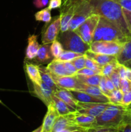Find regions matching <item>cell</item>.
<instances>
[{
	"instance_id": "cell-27",
	"label": "cell",
	"mask_w": 131,
	"mask_h": 132,
	"mask_svg": "<svg viewBox=\"0 0 131 132\" xmlns=\"http://www.w3.org/2000/svg\"><path fill=\"white\" fill-rule=\"evenodd\" d=\"M35 18L38 21H43L46 23H50L51 20V10L47 7L37 12L35 14Z\"/></svg>"
},
{
	"instance_id": "cell-44",
	"label": "cell",
	"mask_w": 131,
	"mask_h": 132,
	"mask_svg": "<svg viewBox=\"0 0 131 132\" xmlns=\"http://www.w3.org/2000/svg\"><path fill=\"white\" fill-rule=\"evenodd\" d=\"M131 103V90L123 94L121 104L124 106H128Z\"/></svg>"
},
{
	"instance_id": "cell-52",
	"label": "cell",
	"mask_w": 131,
	"mask_h": 132,
	"mask_svg": "<svg viewBox=\"0 0 131 132\" xmlns=\"http://www.w3.org/2000/svg\"><path fill=\"white\" fill-rule=\"evenodd\" d=\"M42 132H43V131H42Z\"/></svg>"
},
{
	"instance_id": "cell-1",
	"label": "cell",
	"mask_w": 131,
	"mask_h": 132,
	"mask_svg": "<svg viewBox=\"0 0 131 132\" xmlns=\"http://www.w3.org/2000/svg\"><path fill=\"white\" fill-rule=\"evenodd\" d=\"M91 5L93 14L109 20L119 28L125 37L130 39L131 34L128 30L123 13V8L114 0H87Z\"/></svg>"
},
{
	"instance_id": "cell-41",
	"label": "cell",
	"mask_w": 131,
	"mask_h": 132,
	"mask_svg": "<svg viewBox=\"0 0 131 132\" xmlns=\"http://www.w3.org/2000/svg\"><path fill=\"white\" fill-rule=\"evenodd\" d=\"M123 13L124 15L126 23H127V26H128V30L131 34V12L126 10V9H123Z\"/></svg>"
},
{
	"instance_id": "cell-8",
	"label": "cell",
	"mask_w": 131,
	"mask_h": 132,
	"mask_svg": "<svg viewBox=\"0 0 131 132\" xmlns=\"http://www.w3.org/2000/svg\"><path fill=\"white\" fill-rule=\"evenodd\" d=\"M78 0H62L60 6V32H63L69 30V24L74 15V10Z\"/></svg>"
},
{
	"instance_id": "cell-37",
	"label": "cell",
	"mask_w": 131,
	"mask_h": 132,
	"mask_svg": "<svg viewBox=\"0 0 131 132\" xmlns=\"http://www.w3.org/2000/svg\"><path fill=\"white\" fill-rule=\"evenodd\" d=\"M119 89L123 92V94L128 92L131 90V81L127 79V78L121 79Z\"/></svg>"
},
{
	"instance_id": "cell-49",
	"label": "cell",
	"mask_w": 131,
	"mask_h": 132,
	"mask_svg": "<svg viewBox=\"0 0 131 132\" xmlns=\"http://www.w3.org/2000/svg\"><path fill=\"white\" fill-rule=\"evenodd\" d=\"M42 125H41V126L37 128V129H35V130H33V131L32 132H42Z\"/></svg>"
},
{
	"instance_id": "cell-25",
	"label": "cell",
	"mask_w": 131,
	"mask_h": 132,
	"mask_svg": "<svg viewBox=\"0 0 131 132\" xmlns=\"http://www.w3.org/2000/svg\"><path fill=\"white\" fill-rule=\"evenodd\" d=\"M80 91L84 92L87 93V94H90V95H92V96L96 97L101 99V100H104L106 103H109L107 97L101 92V91L100 90V88L98 86H88V85H85L83 88L82 90H80Z\"/></svg>"
},
{
	"instance_id": "cell-33",
	"label": "cell",
	"mask_w": 131,
	"mask_h": 132,
	"mask_svg": "<svg viewBox=\"0 0 131 132\" xmlns=\"http://www.w3.org/2000/svg\"><path fill=\"white\" fill-rule=\"evenodd\" d=\"M117 132H131V119L125 116L123 122L117 128Z\"/></svg>"
},
{
	"instance_id": "cell-36",
	"label": "cell",
	"mask_w": 131,
	"mask_h": 132,
	"mask_svg": "<svg viewBox=\"0 0 131 132\" xmlns=\"http://www.w3.org/2000/svg\"><path fill=\"white\" fill-rule=\"evenodd\" d=\"M109 78L112 81L113 83L114 84V87L116 89H119V86H120V82H121V78L119 77V74H118V72L116 70L114 71L110 76H109Z\"/></svg>"
},
{
	"instance_id": "cell-4",
	"label": "cell",
	"mask_w": 131,
	"mask_h": 132,
	"mask_svg": "<svg viewBox=\"0 0 131 132\" xmlns=\"http://www.w3.org/2000/svg\"><path fill=\"white\" fill-rule=\"evenodd\" d=\"M57 37L65 50L85 54L90 49V45L84 42L74 30H68L60 32Z\"/></svg>"
},
{
	"instance_id": "cell-30",
	"label": "cell",
	"mask_w": 131,
	"mask_h": 132,
	"mask_svg": "<svg viewBox=\"0 0 131 132\" xmlns=\"http://www.w3.org/2000/svg\"><path fill=\"white\" fill-rule=\"evenodd\" d=\"M82 55H83V54L74 52L72 51H69V50H64V52L56 59L60 61L70 62L77 57L80 56Z\"/></svg>"
},
{
	"instance_id": "cell-39",
	"label": "cell",
	"mask_w": 131,
	"mask_h": 132,
	"mask_svg": "<svg viewBox=\"0 0 131 132\" xmlns=\"http://www.w3.org/2000/svg\"><path fill=\"white\" fill-rule=\"evenodd\" d=\"M98 87L100 88V90L101 91V92L104 94L105 95H106L107 97V98L109 97V95H110V92H109L107 89L106 86H105V76H103L101 77V80H100V84L98 85Z\"/></svg>"
},
{
	"instance_id": "cell-5",
	"label": "cell",
	"mask_w": 131,
	"mask_h": 132,
	"mask_svg": "<svg viewBox=\"0 0 131 132\" xmlns=\"http://www.w3.org/2000/svg\"><path fill=\"white\" fill-rule=\"evenodd\" d=\"M92 14V6L87 0H78L74 15L69 22V30H74Z\"/></svg>"
},
{
	"instance_id": "cell-24",
	"label": "cell",
	"mask_w": 131,
	"mask_h": 132,
	"mask_svg": "<svg viewBox=\"0 0 131 132\" xmlns=\"http://www.w3.org/2000/svg\"><path fill=\"white\" fill-rule=\"evenodd\" d=\"M39 70L40 72H41L42 81L46 85L50 86L54 92H56L57 90H59V88L57 86L55 82H54L53 79L52 77H51V73L46 69V68L39 67Z\"/></svg>"
},
{
	"instance_id": "cell-16",
	"label": "cell",
	"mask_w": 131,
	"mask_h": 132,
	"mask_svg": "<svg viewBox=\"0 0 131 132\" xmlns=\"http://www.w3.org/2000/svg\"><path fill=\"white\" fill-rule=\"evenodd\" d=\"M40 45L37 41V36L32 35L28 39V46L26 50V58L28 59H33L37 56Z\"/></svg>"
},
{
	"instance_id": "cell-46",
	"label": "cell",
	"mask_w": 131,
	"mask_h": 132,
	"mask_svg": "<svg viewBox=\"0 0 131 132\" xmlns=\"http://www.w3.org/2000/svg\"><path fill=\"white\" fill-rule=\"evenodd\" d=\"M48 0H33V4L37 8H42L48 4Z\"/></svg>"
},
{
	"instance_id": "cell-7",
	"label": "cell",
	"mask_w": 131,
	"mask_h": 132,
	"mask_svg": "<svg viewBox=\"0 0 131 132\" xmlns=\"http://www.w3.org/2000/svg\"><path fill=\"white\" fill-rule=\"evenodd\" d=\"M123 45L114 41H93L90 45L89 50L97 54L117 56L121 50Z\"/></svg>"
},
{
	"instance_id": "cell-51",
	"label": "cell",
	"mask_w": 131,
	"mask_h": 132,
	"mask_svg": "<svg viewBox=\"0 0 131 132\" xmlns=\"http://www.w3.org/2000/svg\"><path fill=\"white\" fill-rule=\"evenodd\" d=\"M0 103H1V104H2V101H1V100H0Z\"/></svg>"
},
{
	"instance_id": "cell-11",
	"label": "cell",
	"mask_w": 131,
	"mask_h": 132,
	"mask_svg": "<svg viewBox=\"0 0 131 132\" xmlns=\"http://www.w3.org/2000/svg\"><path fill=\"white\" fill-rule=\"evenodd\" d=\"M68 116L74 125L86 132L87 130L95 126L96 125V117L81 113L77 110Z\"/></svg>"
},
{
	"instance_id": "cell-14",
	"label": "cell",
	"mask_w": 131,
	"mask_h": 132,
	"mask_svg": "<svg viewBox=\"0 0 131 132\" xmlns=\"http://www.w3.org/2000/svg\"><path fill=\"white\" fill-rule=\"evenodd\" d=\"M59 116L53 102L48 106V110L44 118L42 127L43 132H51L57 119Z\"/></svg>"
},
{
	"instance_id": "cell-19",
	"label": "cell",
	"mask_w": 131,
	"mask_h": 132,
	"mask_svg": "<svg viewBox=\"0 0 131 132\" xmlns=\"http://www.w3.org/2000/svg\"><path fill=\"white\" fill-rule=\"evenodd\" d=\"M25 69L32 82L38 85H41L42 81L41 78V72L39 70V67L36 64L27 63H26Z\"/></svg>"
},
{
	"instance_id": "cell-31",
	"label": "cell",
	"mask_w": 131,
	"mask_h": 132,
	"mask_svg": "<svg viewBox=\"0 0 131 132\" xmlns=\"http://www.w3.org/2000/svg\"><path fill=\"white\" fill-rule=\"evenodd\" d=\"M62 44L58 40H55L53 43H51V52L54 59H57L59 57V55L64 52Z\"/></svg>"
},
{
	"instance_id": "cell-13",
	"label": "cell",
	"mask_w": 131,
	"mask_h": 132,
	"mask_svg": "<svg viewBox=\"0 0 131 132\" xmlns=\"http://www.w3.org/2000/svg\"><path fill=\"white\" fill-rule=\"evenodd\" d=\"M33 87L35 94L47 106L51 102H53L52 98L55 92L50 86L46 85L43 81H42L40 85L33 83Z\"/></svg>"
},
{
	"instance_id": "cell-35",
	"label": "cell",
	"mask_w": 131,
	"mask_h": 132,
	"mask_svg": "<svg viewBox=\"0 0 131 132\" xmlns=\"http://www.w3.org/2000/svg\"><path fill=\"white\" fill-rule=\"evenodd\" d=\"M87 132H117V128L104 126H95L87 130Z\"/></svg>"
},
{
	"instance_id": "cell-17",
	"label": "cell",
	"mask_w": 131,
	"mask_h": 132,
	"mask_svg": "<svg viewBox=\"0 0 131 132\" xmlns=\"http://www.w3.org/2000/svg\"><path fill=\"white\" fill-rule=\"evenodd\" d=\"M35 58L37 61L41 63H46L52 61L54 57L51 54L50 44H42V45H40Z\"/></svg>"
},
{
	"instance_id": "cell-21",
	"label": "cell",
	"mask_w": 131,
	"mask_h": 132,
	"mask_svg": "<svg viewBox=\"0 0 131 132\" xmlns=\"http://www.w3.org/2000/svg\"><path fill=\"white\" fill-rule=\"evenodd\" d=\"M73 95L74 98L78 101L82 103H106L104 100L98 99V98L94 97L87 93L84 92L78 91V90H69Z\"/></svg>"
},
{
	"instance_id": "cell-34",
	"label": "cell",
	"mask_w": 131,
	"mask_h": 132,
	"mask_svg": "<svg viewBox=\"0 0 131 132\" xmlns=\"http://www.w3.org/2000/svg\"><path fill=\"white\" fill-rule=\"evenodd\" d=\"M86 54H83V55L78 56L72 60L71 63L74 65L76 69L77 70L83 68L85 67V63H86Z\"/></svg>"
},
{
	"instance_id": "cell-15",
	"label": "cell",
	"mask_w": 131,
	"mask_h": 132,
	"mask_svg": "<svg viewBox=\"0 0 131 132\" xmlns=\"http://www.w3.org/2000/svg\"><path fill=\"white\" fill-rule=\"evenodd\" d=\"M46 69L53 75L58 77L69 76L66 67L65 62L60 61L56 59H53L49 63L46 67Z\"/></svg>"
},
{
	"instance_id": "cell-43",
	"label": "cell",
	"mask_w": 131,
	"mask_h": 132,
	"mask_svg": "<svg viewBox=\"0 0 131 132\" xmlns=\"http://www.w3.org/2000/svg\"><path fill=\"white\" fill-rule=\"evenodd\" d=\"M62 0H50L48 8L50 10L60 8L62 5Z\"/></svg>"
},
{
	"instance_id": "cell-32",
	"label": "cell",
	"mask_w": 131,
	"mask_h": 132,
	"mask_svg": "<svg viewBox=\"0 0 131 132\" xmlns=\"http://www.w3.org/2000/svg\"><path fill=\"white\" fill-rule=\"evenodd\" d=\"M85 67L92 70L95 71V72H97L98 73L101 75V70L102 67L101 65H100L98 63H96L93 59H91L89 57H87V56H86V59Z\"/></svg>"
},
{
	"instance_id": "cell-26",
	"label": "cell",
	"mask_w": 131,
	"mask_h": 132,
	"mask_svg": "<svg viewBox=\"0 0 131 132\" xmlns=\"http://www.w3.org/2000/svg\"><path fill=\"white\" fill-rule=\"evenodd\" d=\"M78 79L81 82L88 86H98L100 84L102 76L100 74H96L93 76H77Z\"/></svg>"
},
{
	"instance_id": "cell-42",
	"label": "cell",
	"mask_w": 131,
	"mask_h": 132,
	"mask_svg": "<svg viewBox=\"0 0 131 132\" xmlns=\"http://www.w3.org/2000/svg\"><path fill=\"white\" fill-rule=\"evenodd\" d=\"M121 6L123 9L131 12V0H114Z\"/></svg>"
},
{
	"instance_id": "cell-29",
	"label": "cell",
	"mask_w": 131,
	"mask_h": 132,
	"mask_svg": "<svg viewBox=\"0 0 131 132\" xmlns=\"http://www.w3.org/2000/svg\"><path fill=\"white\" fill-rule=\"evenodd\" d=\"M118 64H119V63L118 62L117 59H115V60L107 63L105 65L101 67V75L103 76H108L109 77L114 71L116 70Z\"/></svg>"
},
{
	"instance_id": "cell-18",
	"label": "cell",
	"mask_w": 131,
	"mask_h": 132,
	"mask_svg": "<svg viewBox=\"0 0 131 132\" xmlns=\"http://www.w3.org/2000/svg\"><path fill=\"white\" fill-rule=\"evenodd\" d=\"M55 95H56L57 97L61 99L64 102H65L66 104H69L73 108H75L76 110L78 108V101L73 97L71 93L69 90H65V89H60L57 90L54 93Z\"/></svg>"
},
{
	"instance_id": "cell-38",
	"label": "cell",
	"mask_w": 131,
	"mask_h": 132,
	"mask_svg": "<svg viewBox=\"0 0 131 132\" xmlns=\"http://www.w3.org/2000/svg\"><path fill=\"white\" fill-rule=\"evenodd\" d=\"M96 74H100V73H98L97 72H95V71L92 70L84 67L83 68H82V69L79 70H77L74 76H79V75H81V76H90Z\"/></svg>"
},
{
	"instance_id": "cell-45",
	"label": "cell",
	"mask_w": 131,
	"mask_h": 132,
	"mask_svg": "<svg viewBox=\"0 0 131 132\" xmlns=\"http://www.w3.org/2000/svg\"><path fill=\"white\" fill-rule=\"evenodd\" d=\"M105 86H106L108 91L110 92H112L113 90L116 89L115 87H114V84L113 83L110 79L108 76H105Z\"/></svg>"
},
{
	"instance_id": "cell-9",
	"label": "cell",
	"mask_w": 131,
	"mask_h": 132,
	"mask_svg": "<svg viewBox=\"0 0 131 132\" xmlns=\"http://www.w3.org/2000/svg\"><path fill=\"white\" fill-rule=\"evenodd\" d=\"M51 75L57 86L60 89L80 91L85 86L84 84L80 81L77 76L58 77V76H54L52 73H51Z\"/></svg>"
},
{
	"instance_id": "cell-28",
	"label": "cell",
	"mask_w": 131,
	"mask_h": 132,
	"mask_svg": "<svg viewBox=\"0 0 131 132\" xmlns=\"http://www.w3.org/2000/svg\"><path fill=\"white\" fill-rule=\"evenodd\" d=\"M123 93L120 89H115L112 92L108 97L109 103L114 104H122V99L123 97Z\"/></svg>"
},
{
	"instance_id": "cell-6",
	"label": "cell",
	"mask_w": 131,
	"mask_h": 132,
	"mask_svg": "<svg viewBox=\"0 0 131 132\" xmlns=\"http://www.w3.org/2000/svg\"><path fill=\"white\" fill-rule=\"evenodd\" d=\"M100 18V16L98 14H92L78 28L74 30L83 41L89 45L92 43L94 33Z\"/></svg>"
},
{
	"instance_id": "cell-40",
	"label": "cell",
	"mask_w": 131,
	"mask_h": 132,
	"mask_svg": "<svg viewBox=\"0 0 131 132\" xmlns=\"http://www.w3.org/2000/svg\"><path fill=\"white\" fill-rule=\"evenodd\" d=\"M116 70L118 72V74H119V77H120L121 79L126 78V73H127V67L124 64H122L119 63L117 67Z\"/></svg>"
},
{
	"instance_id": "cell-2",
	"label": "cell",
	"mask_w": 131,
	"mask_h": 132,
	"mask_svg": "<svg viewBox=\"0 0 131 132\" xmlns=\"http://www.w3.org/2000/svg\"><path fill=\"white\" fill-rule=\"evenodd\" d=\"M128 39L116 25L104 17L100 16L94 33L92 42L105 41L125 43Z\"/></svg>"
},
{
	"instance_id": "cell-23",
	"label": "cell",
	"mask_w": 131,
	"mask_h": 132,
	"mask_svg": "<svg viewBox=\"0 0 131 132\" xmlns=\"http://www.w3.org/2000/svg\"><path fill=\"white\" fill-rule=\"evenodd\" d=\"M85 54H86L87 57H89L91 59H93L94 61H95L96 63H98L101 67L105 65V64L113 61L115 60V59H117L116 56H114V55H105V54H97V53L92 52H91L89 50L86 52Z\"/></svg>"
},
{
	"instance_id": "cell-22",
	"label": "cell",
	"mask_w": 131,
	"mask_h": 132,
	"mask_svg": "<svg viewBox=\"0 0 131 132\" xmlns=\"http://www.w3.org/2000/svg\"><path fill=\"white\" fill-rule=\"evenodd\" d=\"M52 99L59 116H67L77 110L75 108H73L60 99H59V97H57L56 95H55V94Z\"/></svg>"
},
{
	"instance_id": "cell-12",
	"label": "cell",
	"mask_w": 131,
	"mask_h": 132,
	"mask_svg": "<svg viewBox=\"0 0 131 132\" xmlns=\"http://www.w3.org/2000/svg\"><path fill=\"white\" fill-rule=\"evenodd\" d=\"M61 28V22L60 16L57 17L56 19L48 26L46 31L42 34V44H50L57 39Z\"/></svg>"
},
{
	"instance_id": "cell-47",
	"label": "cell",
	"mask_w": 131,
	"mask_h": 132,
	"mask_svg": "<svg viewBox=\"0 0 131 132\" xmlns=\"http://www.w3.org/2000/svg\"><path fill=\"white\" fill-rule=\"evenodd\" d=\"M126 116L131 119V103L128 106H126Z\"/></svg>"
},
{
	"instance_id": "cell-3",
	"label": "cell",
	"mask_w": 131,
	"mask_h": 132,
	"mask_svg": "<svg viewBox=\"0 0 131 132\" xmlns=\"http://www.w3.org/2000/svg\"><path fill=\"white\" fill-rule=\"evenodd\" d=\"M125 116L126 106L110 103L105 110L100 116L96 117L95 126L117 128L123 121Z\"/></svg>"
},
{
	"instance_id": "cell-48",
	"label": "cell",
	"mask_w": 131,
	"mask_h": 132,
	"mask_svg": "<svg viewBox=\"0 0 131 132\" xmlns=\"http://www.w3.org/2000/svg\"><path fill=\"white\" fill-rule=\"evenodd\" d=\"M126 78L131 81V68L127 67V73H126Z\"/></svg>"
},
{
	"instance_id": "cell-20",
	"label": "cell",
	"mask_w": 131,
	"mask_h": 132,
	"mask_svg": "<svg viewBox=\"0 0 131 132\" xmlns=\"http://www.w3.org/2000/svg\"><path fill=\"white\" fill-rule=\"evenodd\" d=\"M116 59L118 63L125 66L131 61V37L123 43L121 50L116 56Z\"/></svg>"
},
{
	"instance_id": "cell-50",
	"label": "cell",
	"mask_w": 131,
	"mask_h": 132,
	"mask_svg": "<svg viewBox=\"0 0 131 132\" xmlns=\"http://www.w3.org/2000/svg\"><path fill=\"white\" fill-rule=\"evenodd\" d=\"M126 67H131V61H130L127 63V65H126Z\"/></svg>"
},
{
	"instance_id": "cell-10",
	"label": "cell",
	"mask_w": 131,
	"mask_h": 132,
	"mask_svg": "<svg viewBox=\"0 0 131 132\" xmlns=\"http://www.w3.org/2000/svg\"><path fill=\"white\" fill-rule=\"evenodd\" d=\"M109 104L110 103H82L78 101V108L77 110L81 113L97 117Z\"/></svg>"
}]
</instances>
